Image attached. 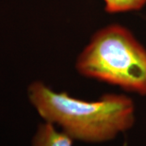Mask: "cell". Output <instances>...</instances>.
Masks as SVG:
<instances>
[{"instance_id":"1","label":"cell","mask_w":146,"mask_h":146,"mask_svg":"<svg viewBox=\"0 0 146 146\" xmlns=\"http://www.w3.org/2000/svg\"><path fill=\"white\" fill-rule=\"evenodd\" d=\"M27 96L45 122L59 127L74 141H112L136 121L134 102L124 94H106L98 100L86 101L34 80L28 86Z\"/></svg>"},{"instance_id":"4","label":"cell","mask_w":146,"mask_h":146,"mask_svg":"<svg viewBox=\"0 0 146 146\" xmlns=\"http://www.w3.org/2000/svg\"><path fill=\"white\" fill-rule=\"evenodd\" d=\"M105 11L110 14L136 11L146 5V0H102Z\"/></svg>"},{"instance_id":"3","label":"cell","mask_w":146,"mask_h":146,"mask_svg":"<svg viewBox=\"0 0 146 146\" xmlns=\"http://www.w3.org/2000/svg\"><path fill=\"white\" fill-rule=\"evenodd\" d=\"M70 136L58 130L56 126L44 122L39 124L32 140V146H73Z\"/></svg>"},{"instance_id":"2","label":"cell","mask_w":146,"mask_h":146,"mask_svg":"<svg viewBox=\"0 0 146 146\" xmlns=\"http://www.w3.org/2000/svg\"><path fill=\"white\" fill-rule=\"evenodd\" d=\"M76 69L84 77L146 96V48L122 25L95 32L79 54Z\"/></svg>"}]
</instances>
